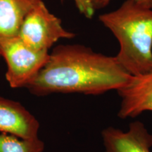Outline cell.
Masks as SVG:
<instances>
[{"instance_id":"cell-1","label":"cell","mask_w":152,"mask_h":152,"mask_svg":"<svg viewBox=\"0 0 152 152\" xmlns=\"http://www.w3.org/2000/svg\"><path fill=\"white\" fill-rule=\"evenodd\" d=\"M131 77L115 56L81 45H58L26 88L37 96L55 93L100 95L118 90Z\"/></svg>"},{"instance_id":"cell-2","label":"cell","mask_w":152,"mask_h":152,"mask_svg":"<svg viewBox=\"0 0 152 152\" xmlns=\"http://www.w3.org/2000/svg\"><path fill=\"white\" fill-rule=\"evenodd\" d=\"M99 19L119 42L115 56L125 71L132 76L152 72V9L125 0Z\"/></svg>"},{"instance_id":"cell-3","label":"cell","mask_w":152,"mask_h":152,"mask_svg":"<svg viewBox=\"0 0 152 152\" xmlns=\"http://www.w3.org/2000/svg\"><path fill=\"white\" fill-rule=\"evenodd\" d=\"M0 56L7 63L6 79L12 88L26 86L47 64L48 51L30 48L18 36L6 39L0 45Z\"/></svg>"},{"instance_id":"cell-4","label":"cell","mask_w":152,"mask_h":152,"mask_svg":"<svg viewBox=\"0 0 152 152\" xmlns=\"http://www.w3.org/2000/svg\"><path fill=\"white\" fill-rule=\"evenodd\" d=\"M18 36L30 48L49 52L59 39H71L75 35L64 28L61 20L41 0L25 17Z\"/></svg>"},{"instance_id":"cell-5","label":"cell","mask_w":152,"mask_h":152,"mask_svg":"<svg viewBox=\"0 0 152 152\" xmlns=\"http://www.w3.org/2000/svg\"><path fill=\"white\" fill-rule=\"evenodd\" d=\"M104 152H151L152 134L143 123H131L128 130L123 131L113 127L102 132Z\"/></svg>"},{"instance_id":"cell-6","label":"cell","mask_w":152,"mask_h":152,"mask_svg":"<svg viewBox=\"0 0 152 152\" xmlns=\"http://www.w3.org/2000/svg\"><path fill=\"white\" fill-rule=\"evenodd\" d=\"M121 98L118 116L134 118L144 111H152V72L132 76L128 84L117 90Z\"/></svg>"},{"instance_id":"cell-7","label":"cell","mask_w":152,"mask_h":152,"mask_svg":"<svg viewBox=\"0 0 152 152\" xmlns=\"http://www.w3.org/2000/svg\"><path fill=\"white\" fill-rule=\"evenodd\" d=\"M39 130V121L20 102L0 96V132L30 139Z\"/></svg>"},{"instance_id":"cell-8","label":"cell","mask_w":152,"mask_h":152,"mask_svg":"<svg viewBox=\"0 0 152 152\" xmlns=\"http://www.w3.org/2000/svg\"><path fill=\"white\" fill-rule=\"evenodd\" d=\"M39 1L0 0V45L6 39L18 35L25 17Z\"/></svg>"},{"instance_id":"cell-9","label":"cell","mask_w":152,"mask_h":152,"mask_svg":"<svg viewBox=\"0 0 152 152\" xmlns=\"http://www.w3.org/2000/svg\"><path fill=\"white\" fill-rule=\"evenodd\" d=\"M45 143L38 137L23 139L0 133V152H44Z\"/></svg>"},{"instance_id":"cell-10","label":"cell","mask_w":152,"mask_h":152,"mask_svg":"<svg viewBox=\"0 0 152 152\" xmlns=\"http://www.w3.org/2000/svg\"><path fill=\"white\" fill-rule=\"evenodd\" d=\"M64 1V0H61ZM77 10L81 14L87 18H92L94 16L95 10L93 8L90 0H73Z\"/></svg>"},{"instance_id":"cell-11","label":"cell","mask_w":152,"mask_h":152,"mask_svg":"<svg viewBox=\"0 0 152 152\" xmlns=\"http://www.w3.org/2000/svg\"><path fill=\"white\" fill-rule=\"evenodd\" d=\"M112 0H90L95 11L105 8L111 3ZM140 4L152 9V0H134Z\"/></svg>"}]
</instances>
